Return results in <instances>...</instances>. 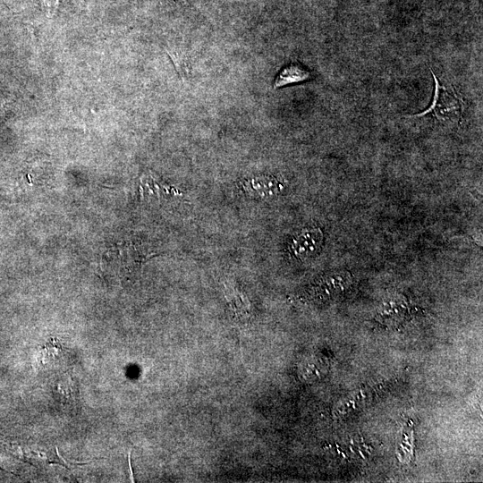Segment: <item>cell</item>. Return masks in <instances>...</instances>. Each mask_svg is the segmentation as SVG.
<instances>
[{
	"instance_id": "1",
	"label": "cell",
	"mask_w": 483,
	"mask_h": 483,
	"mask_svg": "<svg viewBox=\"0 0 483 483\" xmlns=\"http://www.w3.org/2000/svg\"><path fill=\"white\" fill-rule=\"evenodd\" d=\"M431 73L435 81L431 105L423 112L413 116L421 117L429 114L440 123L447 124L459 123L464 109L463 99L454 89L441 84L432 71Z\"/></svg>"
},
{
	"instance_id": "2",
	"label": "cell",
	"mask_w": 483,
	"mask_h": 483,
	"mask_svg": "<svg viewBox=\"0 0 483 483\" xmlns=\"http://www.w3.org/2000/svg\"><path fill=\"white\" fill-rule=\"evenodd\" d=\"M324 233L319 227L303 229L292 237L289 243L291 254L305 261L315 257L322 248Z\"/></svg>"
},
{
	"instance_id": "3",
	"label": "cell",
	"mask_w": 483,
	"mask_h": 483,
	"mask_svg": "<svg viewBox=\"0 0 483 483\" xmlns=\"http://www.w3.org/2000/svg\"><path fill=\"white\" fill-rule=\"evenodd\" d=\"M411 314L407 300L402 296L393 297L383 304L378 319L384 323H400Z\"/></svg>"
},
{
	"instance_id": "4",
	"label": "cell",
	"mask_w": 483,
	"mask_h": 483,
	"mask_svg": "<svg viewBox=\"0 0 483 483\" xmlns=\"http://www.w3.org/2000/svg\"><path fill=\"white\" fill-rule=\"evenodd\" d=\"M352 276L348 272L334 274L322 279L314 291L317 294L333 296L343 292L351 284Z\"/></svg>"
},
{
	"instance_id": "5",
	"label": "cell",
	"mask_w": 483,
	"mask_h": 483,
	"mask_svg": "<svg viewBox=\"0 0 483 483\" xmlns=\"http://www.w3.org/2000/svg\"><path fill=\"white\" fill-rule=\"evenodd\" d=\"M309 78L310 72L308 69L299 64H290L277 74L274 81V88H282L290 84L302 82Z\"/></svg>"
},
{
	"instance_id": "6",
	"label": "cell",
	"mask_w": 483,
	"mask_h": 483,
	"mask_svg": "<svg viewBox=\"0 0 483 483\" xmlns=\"http://www.w3.org/2000/svg\"><path fill=\"white\" fill-rule=\"evenodd\" d=\"M245 187L260 195H275L284 190L283 182L273 176H261L249 180Z\"/></svg>"
}]
</instances>
